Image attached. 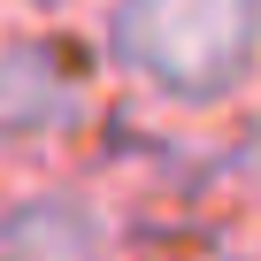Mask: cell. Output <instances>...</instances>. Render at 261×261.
<instances>
[{
	"label": "cell",
	"mask_w": 261,
	"mask_h": 261,
	"mask_svg": "<svg viewBox=\"0 0 261 261\" xmlns=\"http://www.w3.org/2000/svg\"><path fill=\"white\" fill-rule=\"evenodd\" d=\"M100 54L154 108L215 115L261 85V0H108Z\"/></svg>",
	"instance_id": "cell-1"
},
{
	"label": "cell",
	"mask_w": 261,
	"mask_h": 261,
	"mask_svg": "<svg viewBox=\"0 0 261 261\" xmlns=\"http://www.w3.org/2000/svg\"><path fill=\"white\" fill-rule=\"evenodd\" d=\"M92 115V62L54 31H0V146H62Z\"/></svg>",
	"instance_id": "cell-2"
},
{
	"label": "cell",
	"mask_w": 261,
	"mask_h": 261,
	"mask_svg": "<svg viewBox=\"0 0 261 261\" xmlns=\"http://www.w3.org/2000/svg\"><path fill=\"white\" fill-rule=\"evenodd\" d=\"M115 215L77 185H39L0 207V261H108Z\"/></svg>",
	"instance_id": "cell-3"
},
{
	"label": "cell",
	"mask_w": 261,
	"mask_h": 261,
	"mask_svg": "<svg viewBox=\"0 0 261 261\" xmlns=\"http://www.w3.org/2000/svg\"><path fill=\"white\" fill-rule=\"evenodd\" d=\"M16 8H39V16H54V8H77V0H16Z\"/></svg>",
	"instance_id": "cell-4"
},
{
	"label": "cell",
	"mask_w": 261,
	"mask_h": 261,
	"mask_svg": "<svg viewBox=\"0 0 261 261\" xmlns=\"http://www.w3.org/2000/svg\"><path fill=\"white\" fill-rule=\"evenodd\" d=\"M238 261H261V246H246V253H238Z\"/></svg>",
	"instance_id": "cell-5"
}]
</instances>
